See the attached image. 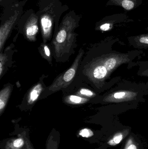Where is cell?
<instances>
[{
    "label": "cell",
    "instance_id": "8fae6325",
    "mask_svg": "<svg viewBox=\"0 0 148 149\" xmlns=\"http://www.w3.org/2000/svg\"><path fill=\"white\" fill-rule=\"evenodd\" d=\"M129 43L137 49L148 48V33L136 36L131 37L129 38Z\"/></svg>",
    "mask_w": 148,
    "mask_h": 149
},
{
    "label": "cell",
    "instance_id": "ac0fdd59",
    "mask_svg": "<svg viewBox=\"0 0 148 149\" xmlns=\"http://www.w3.org/2000/svg\"><path fill=\"white\" fill-rule=\"evenodd\" d=\"M139 70L137 74L141 76L148 77V61L139 62Z\"/></svg>",
    "mask_w": 148,
    "mask_h": 149
},
{
    "label": "cell",
    "instance_id": "277c9868",
    "mask_svg": "<svg viewBox=\"0 0 148 149\" xmlns=\"http://www.w3.org/2000/svg\"><path fill=\"white\" fill-rule=\"evenodd\" d=\"M83 53V50L82 49L80 50L71 67L54 81L52 85L49 88L50 91L56 92L62 88H66L71 84L77 72Z\"/></svg>",
    "mask_w": 148,
    "mask_h": 149
},
{
    "label": "cell",
    "instance_id": "ffe728a7",
    "mask_svg": "<svg viewBox=\"0 0 148 149\" xmlns=\"http://www.w3.org/2000/svg\"><path fill=\"white\" fill-rule=\"evenodd\" d=\"M78 135L84 139H89L94 135V132L90 129H81L78 132Z\"/></svg>",
    "mask_w": 148,
    "mask_h": 149
},
{
    "label": "cell",
    "instance_id": "9c48e42d",
    "mask_svg": "<svg viewBox=\"0 0 148 149\" xmlns=\"http://www.w3.org/2000/svg\"><path fill=\"white\" fill-rule=\"evenodd\" d=\"M38 29L37 19L35 18L30 19L25 24L24 29V34L27 39L31 42L35 41Z\"/></svg>",
    "mask_w": 148,
    "mask_h": 149
},
{
    "label": "cell",
    "instance_id": "4fadbf2b",
    "mask_svg": "<svg viewBox=\"0 0 148 149\" xmlns=\"http://www.w3.org/2000/svg\"><path fill=\"white\" fill-rule=\"evenodd\" d=\"M14 21H10L7 22L1 27L0 30V50L1 52L3 48L5 42L10 32Z\"/></svg>",
    "mask_w": 148,
    "mask_h": 149
},
{
    "label": "cell",
    "instance_id": "d6986e66",
    "mask_svg": "<svg viewBox=\"0 0 148 149\" xmlns=\"http://www.w3.org/2000/svg\"><path fill=\"white\" fill-rule=\"evenodd\" d=\"M77 94L80 96L87 98H91L96 95L95 93L88 88H82L78 91Z\"/></svg>",
    "mask_w": 148,
    "mask_h": 149
},
{
    "label": "cell",
    "instance_id": "9a60e30c",
    "mask_svg": "<svg viewBox=\"0 0 148 149\" xmlns=\"http://www.w3.org/2000/svg\"><path fill=\"white\" fill-rule=\"evenodd\" d=\"M88 98L76 95H69L66 96L64 99L65 103L71 105H80L88 102Z\"/></svg>",
    "mask_w": 148,
    "mask_h": 149
},
{
    "label": "cell",
    "instance_id": "44dd1931",
    "mask_svg": "<svg viewBox=\"0 0 148 149\" xmlns=\"http://www.w3.org/2000/svg\"><path fill=\"white\" fill-rule=\"evenodd\" d=\"M7 56L6 54L1 53L0 55V76L1 77L4 70V65L7 61Z\"/></svg>",
    "mask_w": 148,
    "mask_h": 149
},
{
    "label": "cell",
    "instance_id": "7c38bea8",
    "mask_svg": "<svg viewBox=\"0 0 148 149\" xmlns=\"http://www.w3.org/2000/svg\"><path fill=\"white\" fill-rule=\"evenodd\" d=\"M43 90V87L40 83L36 84L30 89L27 96V102L28 105H32L37 100Z\"/></svg>",
    "mask_w": 148,
    "mask_h": 149
},
{
    "label": "cell",
    "instance_id": "7a4b0ae2",
    "mask_svg": "<svg viewBox=\"0 0 148 149\" xmlns=\"http://www.w3.org/2000/svg\"><path fill=\"white\" fill-rule=\"evenodd\" d=\"M119 84L105 94L103 102L106 103L137 102L144 100V95L148 93L147 84Z\"/></svg>",
    "mask_w": 148,
    "mask_h": 149
},
{
    "label": "cell",
    "instance_id": "e0dca14e",
    "mask_svg": "<svg viewBox=\"0 0 148 149\" xmlns=\"http://www.w3.org/2000/svg\"><path fill=\"white\" fill-rule=\"evenodd\" d=\"M39 49L42 56L47 60L48 62L50 63L51 62V53L48 46L45 43L42 44L41 45Z\"/></svg>",
    "mask_w": 148,
    "mask_h": 149
},
{
    "label": "cell",
    "instance_id": "8992f818",
    "mask_svg": "<svg viewBox=\"0 0 148 149\" xmlns=\"http://www.w3.org/2000/svg\"><path fill=\"white\" fill-rule=\"evenodd\" d=\"M133 21L124 13L116 14L105 17L99 22L98 29L103 31H109L117 24Z\"/></svg>",
    "mask_w": 148,
    "mask_h": 149
},
{
    "label": "cell",
    "instance_id": "30bf717a",
    "mask_svg": "<svg viewBox=\"0 0 148 149\" xmlns=\"http://www.w3.org/2000/svg\"><path fill=\"white\" fill-rule=\"evenodd\" d=\"M61 134L60 132L53 129L48 136L45 144V149H59Z\"/></svg>",
    "mask_w": 148,
    "mask_h": 149
},
{
    "label": "cell",
    "instance_id": "7402d4cb",
    "mask_svg": "<svg viewBox=\"0 0 148 149\" xmlns=\"http://www.w3.org/2000/svg\"><path fill=\"white\" fill-rule=\"evenodd\" d=\"M123 139V136L121 134H119L114 137V141L116 143H119Z\"/></svg>",
    "mask_w": 148,
    "mask_h": 149
},
{
    "label": "cell",
    "instance_id": "52a82bcc",
    "mask_svg": "<svg viewBox=\"0 0 148 149\" xmlns=\"http://www.w3.org/2000/svg\"><path fill=\"white\" fill-rule=\"evenodd\" d=\"M145 0H109L106 6L121 7L126 11H130L138 8Z\"/></svg>",
    "mask_w": 148,
    "mask_h": 149
},
{
    "label": "cell",
    "instance_id": "cb8c5ba5",
    "mask_svg": "<svg viewBox=\"0 0 148 149\" xmlns=\"http://www.w3.org/2000/svg\"><path fill=\"white\" fill-rule=\"evenodd\" d=\"M147 86H148V81H147Z\"/></svg>",
    "mask_w": 148,
    "mask_h": 149
},
{
    "label": "cell",
    "instance_id": "5bb4252c",
    "mask_svg": "<svg viewBox=\"0 0 148 149\" xmlns=\"http://www.w3.org/2000/svg\"><path fill=\"white\" fill-rule=\"evenodd\" d=\"M11 88L10 86L5 87L0 92V116L4 112L8 103V100L11 94Z\"/></svg>",
    "mask_w": 148,
    "mask_h": 149
},
{
    "label": "cell",
    "instance_id": "2e32d148",
    "mask_svg": "<svg viewBox=\"0 0 148 149\" xmlns=\"http://www.w3.org/2000/svg\"><path fill=\"white\" fill-rule=\"evenodd\" d=\"M21 131L24 136L26 141L25 147L23 149H35L32 144V142L30 141V130L27 128L21 127Z\"/></svg>",
    "mask_w": 148,
    "mask_h": 149
},
{
    "label": "cell",
    "instance_id": "3957f363",
    "mask_svg": "<svg viewBox=\"0 0 148 149\" xmlns=\"http://www.w3.org/2000/svg\"><path fill=\"white\" fill-rule=\"evenodd\" d=\"M75 27L72 22L63 23L53 41L55 53L57 57H61L68 53L74 40V31Z\"/></svg>",
    "mask_w": 148,
    "mask_h": 149
},
{
    "label": "cell",
    "instance_id": "6da1fadb",
    "mask_svg": "<svg viewBox=\"0 0 148 149\" xmlns=\"http://www.w3.org/2000/svg\"><path fill=\"white\" fill-rule=\"evenodd\" d=\"M115 40L113 39L107 50L100 56L94 58L85 70L87 77L97 88L101 89L106 86L110 88L106 81L113 72L122 65L130 64L141 54L136 51L123 53L114 50L112 45Z\"/></svg>",
    "mask_w": 148,
    "mask_h": 149
},
{
    "label": "cell",
    "instance_id": "5b68a950",
    "mask_svg": "<svg viewBox=\"0 0 148 149\" xmlns=\"http://www.w3.org/2000/svg\"><path fill=\"white\" fill-rule=\"evenodd\" d=\"M12 136L1 141V149H23L25 146V138L21 131V127L15 124L14 130L10 134Z\"/></svg>",
    "mask_w": 148,
    "mask_h": 149
},
{
    "label": "cell",
    "instance_id": "ba28073f",
    "mask_svg": "<svg viewBox=\"0 0 148 149\" xmlns=\"http://www.w3.org/2000/svg\"><path fill=\"white\" fill-rule=\"evenodd\" d=\"M41 23L43 39L45 43L51 38L53 28L52 19L48 15H44L41 18Z\"/></svg>",
    "mask_w": 148,
    "mask_h": 149
},
{
    "label": "cell",
    "instance_id": "603a6c76",
    "mask_svg": "<svg viewBox=\"0 0 148 149\" xmlns=\"http://www.w3.org/2000/svg\"><path fill=\"white\" fill-rule=\"evenodd\" d=\"M128 149H137L136 147L134 145H131L129 147Z\"/></svg>",
    "mask_w": 148,
    "mask_h": 149
}]
</instances>
